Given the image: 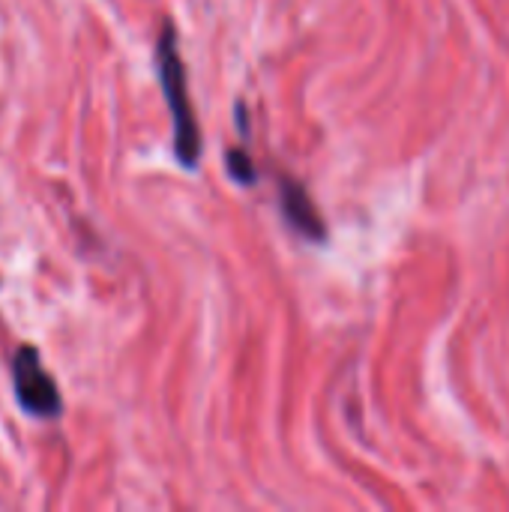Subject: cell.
<instances>
[{
  "mask_svg": "<svg viewBox=\"0 0 509 512\" xmlns=\"http://www.w3.org/2000/svg\"><path fill=\"white\" fill-rule=\"evenodd\" d=\"M156 75L162 96L168 102L171 126H174V156L183 168L195 171L201 162V129L198 117L189 99V84H186V66L177 48V30L171 21H165L159 42H156Z\"/></svg>",
  "mask_w": 509,
  "mask_h": 512,
  "instance_id": "cell-1",
  "label": "cell"
},
{
  "mask_svg": "<svg viewBox=\"0 0 509 512\" xmlns=\"http://www.w3.org/2000/svg\"><path fill=\"white\" fill-rule=\"evenodd\" d=\"M12 372V390L15 402L24 414L39 417V420H54L63 411V399L57 390V381L45 372L42 357L33 345H21L12 354L9 363Z\"/></svg>",
  "mask_w": 509,
  "mask_h": 512,
  "instance_id": "cell-2",
  "label": "cell"
},
{
  "mask_svg": "<svg viewBox=\"0 0 509 512\" xmlns=\"http://www.w3.org/2000/svg\"><path fill=\"white\" fill-rule=\"evenodd\" d=\"M279 204H282V213L288 219V225L303 234L306 240H324L327 237V228H324V219L321 213L315 210L309 192L294 183V180H282L279 183Z\"/></svg>",
  "mask_w": 509,
  "mask_h": 512,
  "instance_id": "cell-3",
  "label": "cell"
},
{
  "mask_svg": "<svg viewBox=\"0 0 509 512\" xmlns=\"http://www.w3.org/2000/svg\"><path fill=\"white\" fill-rule=\"evenodd\" d=\"M228 171L240 180V183H255V165L249 162V156L243 150H231L228 153Z\"/></svg>",
  "mask_w": 509,
  "mask_h": 512,
  "instance_id": "cell-4",
  "label": "cell"
}]
</instances>
